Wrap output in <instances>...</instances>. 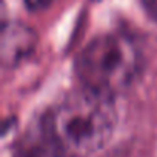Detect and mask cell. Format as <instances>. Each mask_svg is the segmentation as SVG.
Returning <instances> with one entry per match:
<instances>
[{
  "label": "cell",
  "mask_w": 157,
  "mask_h": 157,
  "mask_svg": "<svg viewBox=\"0 0 157 157\" xmlns=\"http://www.w3.org/2000/svg\"><path fill=\"white\" fill-rule=\"evenodd\" d=\"M143 54L125 33H105L91 39L75 56L74 71L80 86L116 97L142 72Z\"/></svg>",
  "instance_id": "cell-2"
},
{
  "label": "cell",
  "mask_w": 157,
  "mask_h": 157,
  "mask_svg": "<svg viewBox=\"0 0 157 157\" xmlns=\"http://www.w3.org/2000/svg\"><path fill=\"white\" fill-rule=\"evenodd\" d=\"M52 0H23V3L28 11L31 13H42L49 8Z\"/></svg>",
  "instance_id": "cell-5"
},
{
  "label": "cell",
  "mask_w": 157,
  "mask_h": 157,
  "mask_svg": "<svg viewBox=\"0 0 157 157\" xmlns=\"http://www.w3.org/2000/svg\"><path fill=\"white\" fill-rule=\"evenodd\" d=\"M37 46V34L22 22L3 23L2 28V65L14 68L26 60Z\"/></svg>",
  "instance_id": "cell-3"
},
{
  "label": "cell",
  "mask_w": 157,
  "mask_h": 157,
  "mask_svg": "<svg viewBox=\"0 0 157 157\" xmlns=\"http://www.w3.org/2000/svg\"><path fill=\"white\" fill-rule=\"evenodd\" d=\"M139 2L143 11L146 13V16L154 22H157V0H139Z\"/></svg>",
  "instance_id": "cell-6"
},
{
  "label": "cell",
  "mask_w": 157,
  "mask_h": 157,
  "mask_svg": "<svg viewBox=\"0 0 157 157\" xmlns=\"http://www.w3.org/2000/svg\"><path fill=\"white\" fill-rule=\"evenodd\" d=\"M117 122L113 96L80 86L54 103L40 126L57 157H91L109 143Z\"/></svg>",
  "instance_id": "cell-1"
},
{
  "label": "cell",
  "mask_w": 157,
  "mask_h": 157,
  "mask_svg": "<svg viewBox=\"0 0 157 157\" xmlns=\"http://www.w3.org/2000/svg\"><path fill=\"white\" fill-rule=\"evenodd\" d=\"M14 157H57L40 126V122L20 140Z\"/></svg>",
  "instance_id": "cell-4"
}]
</instances>
